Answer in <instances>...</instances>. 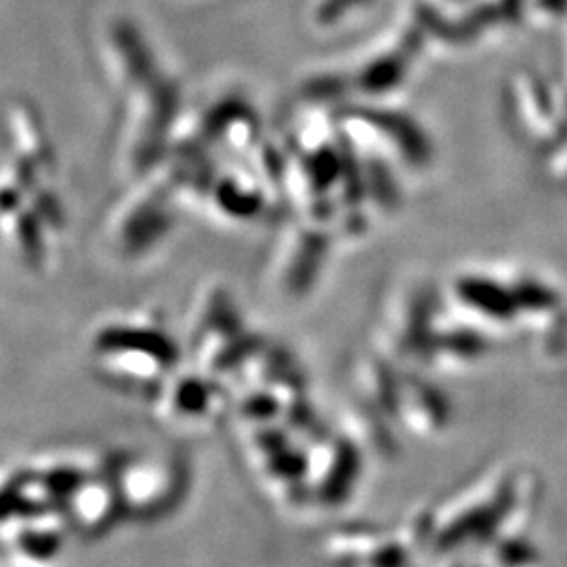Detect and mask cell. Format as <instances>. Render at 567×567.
<instances>
[{
	"label": "cell",
	"instance_id": "6da1fadb",
	"mask_svg": "<svg viewBox=\"0 0 567 567\" xmlns=\"http://www.w3.org/2000/svg\"><path fill=\"white\" fill-rule=\"evenodd\" d=\"M511 468H489L461 487L444 505L429 511L431 547L435 557H456L471 548H484L507 527L534 511L532 486L519 484Z\"/></svg>",
	"mask_w": 567,
	"mask_h": 567
},
{
	"label": "cell",
	"instance_id": "7a4b0ae2",
	"mask_svg": "<svg viewBox=\"0 0 567 567\" xmlns=\"http://www.w3.org/2000/svg\"><path fill=\"white\" fill-rule=\"evenodd\" d=\"M103 372L131 386L156 393L182 368V347L166 326L152 320H122L103 326L93 341Z\"/></svg>",
	"mask_w": 567,
	"mask_h": 567
},
{
	"label": "cell",
	"instance_id": "3957f363",
	"mask_svg": "<svg viewBox=\"0 0 567 567\" xmlns=\"http://www.w3.org/2000/svg\"><path fill=\"white\" fill-rule=\"evenodd\" d=\"M264 341L250 330L229 290L208 288L192 311L187 347L194 365L225 383L238 379Z\"/></svg>",
	"mask_w": 567,
	"mask_h": 567
},
{
	"label": "cell",
	"instance_id": "277c9868",
	"mask_svg": "<svg viewBox=\"0 0 567 567\" xmlns=\"http://www.w3.org/2000/svg\"><path fill=\"white\" fill-rule=\"evenodd\" d=\"M116 482L126 517L158 522L182 508L192 489V468L177 454L116 461Z\"/></svg>",
	"mask_w": 567,
	"mask_h": 567
},
{
	"label": "cell",
	"instance_id": "5b68a950",
	"mask_svg": "<svg viewBox=\"0 0 567 567\" xmlns=\"http://www.w3.org/2000/svg\"><path fill=\"white\" fill-rule=\"evenodd\" d=\"M246 429V456L276 501L284 507L309 505L307 450L299 435L284 425H250Z\"/></svg>",
	"mask_w": 567,
	"mask_h": 567
},
{
	"label": "cell",
	"instance_id": "8992f818",
	"mask_svg": "<svg viewBox=\"0 0 567 567\" xmlns=\"http://www.w3.org/2000/svg\"><path fill=\"white\" fill-rule=\"evenodd\" d=\"M307 496L309 505L339 508L347 505L364 475V447L349 433L320 431L309 437Z\"/></svg>",
	"mask_w": 567,
	"mask_h": 567
},
{
	"label": "cell",
	"instance_id": "52a82bcc",
	"mask_svg": "<svg viewBox=\"0 0 567 567\" xmlns=\"http://www.w3.org/2000/svg\"><path fill=\"white\" fill-rule=\"evenodd\" d=\"M231 405L227 383L194 365V370H177L156 389V408L164 423L204 431L221 421Z\"/></svg>",
	"mask_w": 567,
	"mask_h": 567
},
{
	"label": "cell",
	"instance_id": "ba28073f",
	"mask_svg": "<svg viewBox=\"0 0 567 567\" xmlns=\"http://www.w3.org/2000/svg\"><path fill=\"white\" fill-rule=\"evenodd\" d=\"M437 320V307L425 290L404 292V299L389 305L383 318L381 355L395 365L425 364Z\"/></svg>",
	"mask_w": 567,
	"mask_h": 567
},
{
	"label": "cell",
	"instance_id": "9c48e42d",
	"mask_svg": "<svg viewBox=\"0 0 567 567\" xmlns=\"http://www.w3.org/2000/svg\"><path fill=\"white\" fill-rule=\"evenodd\" d=\"M326 547L339 567H410L414 559L400 532L386 534L379 527H349Z\"/></svg>",
	"mask_w": 567,
	"mask_h": 567
},
{
	"label": "cell",
	"instance_id": "30bf717a",
	"mask_svg": "<svg viewBox=\"0 0 567 567\" xmlns=\"http://www.w3.org/2000/svg\"><path fill=\"white\" fill-rule=\"evenodd\" d=\"M454 408L446 393L423 377H402L395 419L421 440H435L452 425Z\"/></svg>",
	"mask_w": 567,
	"mask_h": 567
}]
</instances>
